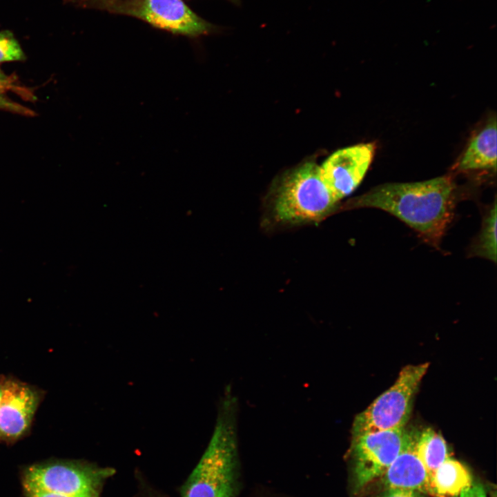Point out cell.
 <instances>
[{"label":"cell","mask_w":497,"mask_h":497,"mask_svg":"<svg viewBox=\"0 0 497 497\" xmlns=\"http://www.w3.org/2000/svg\"><path fill=\"white\" fill-rule=\"evenodd\" d=\"M456 187L450 177L387 183L351 199L346 207L375 208L396 217L427 244L438 248L454 217Z\"/></svg>","instance_id":"obj_1"},{"label":"cell","mask_w":497,"mask_h":497,"mask_svg":"<svg viewBox=\"0 0 497 497\" xmlns=\"http://www.w3.org/2000/svg\"><path fill=\"white\" fill-rule=\"evenodd\" d=\"M235 403L227 395L199 462L183 485L182 497H234L237 487Z\"/></svg>","instance_id":"obj_2"},{"label":"cell","mask_w":497,"mask_h":497,"mask_svg":"<svg viewBox=\"0 0 497 497\" xmlns=\"http://www.w3.org/2000/svg\"><path fill=\"white\" fill-rule=\"evenodd\" d=\"M338 202L323 183L320 166L308 162L287 171L275 184L269 206L277 222L298 224L320 221Z\"/></svg>","instance_id":"obj_3"},{"label":"cell","mask_w":497,"mask_h":497,"mask_svg":"<svg viewBox=\"0 0 497 497\" xmlns=\"http://www.w3.org/2000/svg\"><path fill=\"white\" fill-rule=\"evenodd\" d=\"M429 365L405 366L394 384L355 417L352 436L405 427L411 415L413 398Z\"/></svg>","instance_id":"obj_4"},{"label":"cell","mask_w":497,"mask_h":497,"mask_svg":"<svg viewBox=\"0 0 497 497\" xmlns=\"http://www.w3.org/2000/svg\"><path fill=\"white\" fill-rule=\"evenodd\" d=\"M415 436L405 427L352 436L350 448L352 491L358 494L386 471Z\"/></svg>","instance_id":"obj_5"},{"label":"cell","mask_w":497,"mask_h":497,"mask_svg":"<svg viewBox=\"0 0 497 497\" xmlns=\"http://www.w3.org/2000/svg\"><path fill=\"white\" fill-rule=\"evenodd\" d=\"M113 474L110 468H98L72 461L33 465L25 472L26 490L38 489L75 497H99L101 486Z\"/></svg>","instance_id":"obj_6"},{"label":"cell","mask_w":497,"mask_h":497,"mask_svg":"<svg viewBox=\"0 0 497 497\" xmlns=\"http://www.w3.org/2000/svg\"><path fill=\"white\" fill-rule=\"evenodd\" d=\"M375 153L371 143L340 149L320 166L321 179L337 200L353 193L362 181Z\"/></svg>","instance_id":"obj_7"},{"label":"cell","mask_w":497,"mask_h":497,"mask_svg":"<svg viewBox=\"0 0 497 497\" xmlns=\"http://www.w3.org/2000/svg\"><path fill=\"white\" fill-rule=\"evenodd\" d=\"M125 11L175 34L197 37L212 29L211 23L197 16L182 0H139Z\"/></svg>","instance_id":"obj_8"},{"label":"cell","mask_w":497,"mask_h":497,"mask_svg":"<svg viewBox=\"0 0 497 497\" xmlns=\"http://www.w3.org/2000/svg\"><path fill=\"white\" fill-rule=\"evenodd\" d=\"M41 399L38 389L6 378L0 402V441H14L28 431Z\"/></svg>","instance_id":"obj_9"},{"label":"cell","mask_w":497,"mask_h":497,"mask_svg":"<svg viewBox=\"0 0 497 497\" xmlns=\"http://www.w3.org/2000/svg\"><path fill=\"white\" fill-rule=\"evenodd\" d=\"M415 436L382 474L384 489L413 490L427 494L429 474L416 453Z\"/></svg>","instance_id":"obj_10"},{"label":"cell","mask_w":497,"mask_h":497,"mask_svg":"<svg viewBox=\"0 0 497 497\" xmlns=\"http://www.w3.org/2000/svg\"><path fill=\"white\" fill-rule=\"evenodd\" d=\"M497 131L496 117L491 118L470 140L460 157L459 170H496Z\"/></svg>","instance_id":"obj_11"},{"label":"cell","mask_w":497,"mask_h":497,"mask_svg":"<svg viewBox=\"0 0 497 497\" xmlns=\"http://www.w3.org/2000/svg\"><path fill=\"white\" fill-rule=\"evenodd\" d=\"M472 483L469 469L450 457L429 475L427 494L433 497H459Z\"/></svg>","instance_id":"obj_12"},{"label":"cell","mask_w":497,"mask_h":497,"mask_svg":"<svg viewBox=\"0 0 497 497\" xmlns=\"http://www.w3.org/2000/svg\"><path fill=\"white\" fill-rule=\"evenodd\" d=\"M414 448L429 475L450 458L446 441L431 428L415 436Z\"/></svg>","instance_id":"obj_13"},{"label":"cell","mask_w":497,"mask_h":497,"mask_svg":"<svg viewBox=\"0 0 497 497\" xmlns=\"http://www.w3.org/2000/svg\"><path fill=\"white\" fill-rule=\"evenodd\" d=\"M496 216L495 199L484 216L480 233L470 246V255L496 262Z\"/></svg>","instance_id":"obj_14"},{"label":"cell","mask_w":497,"mask_h":497,"mask_svg":"<svg viewBox=\"0 0 497 497\" xmlns=\"http://www.w3.org/2000/svg\"><path fill=\"white\" fill-rule=\"evenodd\" d=\"M24 59L23 51L12 32H0V63Z\"/></svg>","instance_id":"obj_15"},{"label":"cell","mask_w":497,"mask_h":497,"mask_svg":"<svg viewBox=\"0 0 497 497\" xmlns=\"http://www.w3.org/2000/svg\"><path fill=\"white\" fill-rule=\"evenodd\" d=\"M11 80L0 81V109L6 110L24 115H32L33 112L19 104H17L6 97V90L12 88Z\"/></svg>","instance_id":"obj_16"},{"label":"cell","mask_w":497,"mask_h":497,"mask_svg":"<svg viewBox=\"0 0 497 497\" xmlns=\"http://www.w3.org/2000/svg\"><path fill=\"white\" fill-rule=\"evenodd\" d=\"M425 494L407 489H384L378 497H425Z\"/></svg>","instance_id":"obj_17"},{"label":"cell","mask_w":497,"mask_h":497,"mask_svg":"<svg viewBox=\"0 0 497 497\" xmlns=\"http://www.w3.org/2000/svg\"><path fill=\"white\" fill-rule=\"evenodd\" d=\"M459 497H487V494L481 484L473 483L461 492Z\"/></svg>","instance_id":"obj_18"},{"label":"cell","mask_w":497,"mask_h":497,"mask_svg":"<svg viewBox=\"0 0 497 497\" xmlns=\"http://www.w3.org/2000/svg\"><path fill=\"white\" fill-rule=\"evenodd\" d=\"M26 491L27 493V497H75L72 496L38 489H30L26 490Z\"/></svg>","instance_id":"obj_19"},{"label":"cell","mask_w":497,"mask_h":497,"mask_svg":"<svg viewBox=\"0 0 497 497\" xmlns=\"http://www.w3.org/2000/svg\"><path fill=\"white\" fill-rule=\"evenodd\" d=\"M6 378L0 379V402L3 396L4 386H5Z\"/></svg>","instance_id":"obj_20"},{"label":"cell","mask_w":497,"mask_h":497,"mask_svg":"<svg viewBox=\"0 0 497 497\" xmlns=\"http://www.w3.org/2000/svg\"><path fill=\"white\" fill-rule=\"evenodd\" d=\"M10 79L7 77L1 70H0V81H8Z\"/></svg>","instance_id":"obj_21"}]
</instances>
